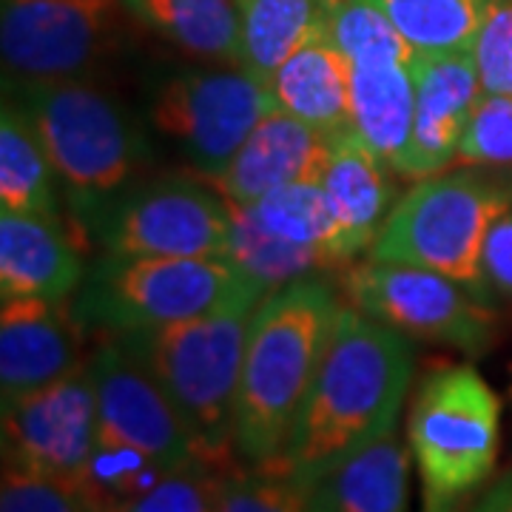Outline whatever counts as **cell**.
I'll return each mask as SVG.
<instances>
[{
  "label": "cell",
  "instance_id": "8fae6325",
  "mask_svg": "<svg viewBox=\"0 0 512 512\" xmlns=\"http://www.w3.org/2000/svg\"><path fill=\"white\" fill-rule=\"evenodd\" d=\"M339 291L350 308L367 313L410 339L447 345L470 359L493 348L498 319L493 296L473 291L450 276L399 265V262H350Z\"/></svg>",
  "mask_w": 512,
  "mask_h": 512
},
{
  "label": "cell",
  "instance_id": "8992f818",
  "mask_svg": "<svg viewBox=\"0 0 512 512\" xmlns=\"http://www.w3.org/2000/svg\"><path fill=\"white\" fill-rule=\"evenodd\" d=\"M407 447L421 478V512H464L501 450V399L473 365L421 376L407 413Z\"/></svg>",
  "mask_w": 512,
  "mask_h": 512
},
{
  "label": "cell",
  "instance_id": "5bb4252c",
  "mask_svg": "<svg viewBox=\"0 0 512 512\" xmlns=\"http://www.w3.org/2000/svg\"><path fill=\"white\" fill-rule=\"evenodd\" d=\"M416 111L413 131L396 174L404 180H424L441 174L458 157L467 120L481 100L473 49L413 57Z\"/></svg>",
  "mask_w": 512,
  "mask_h": 512
},
{
  "label": "cell",
  "instance_id": "1f68e13d",
  "mask_svg": "<svg viewBox=\"0 0 512 512\" xmlns=\"http://www.w3.org/2000/svg\"><path fill=\"white\" fill-rule=\"evenodd\" d=\"M0 512H86L80 498L55 481L3 467Z\"/></svg>",
  "mask_w": 512,
  "mask_h": 512
},
{
  "label": "cell",
  "instance_id": "7c38bea8",
  "mask_svg": "<svg viewBox=\"0 0 512 512\" xmlns=\"http://www.w3.org/2000/svg\"><path fill=\"white\" fill-rule=\"evenodd\" d=\"M97 444L89 359L46 387L3 404V467L72 490Z\"/></svg>",
  "mask_w": 512,
  "mask_h": 512
},
{
  "label": "cell",
  "instance_id": "277c9868",
  "mask_svg": "<svg viewBox=\"0 0 512 512\" xmlns=\"http://www.w3.org/2000/svg\"><path fill=\"white\" fill-rule=\"evenodd\" d=\"M251 313L239 305L168 328L109 336L157 379L185 421L197 458L220 473L237 470L239 461L234 410Z\"/></svg>",
  "mask_w": 512,
  "mask_h": 512
},
{
  "label": "cell",
  "instance_id": "6da1fadb",
  "mask_svg": "<svg viewBox=\"0 0 512 512\" xmlns=\"http://www.w3.org/2000/svg\"><path fill=\"white\" fill-rule=\"evenodd\" d=\"M416 370L413 339L342 308L282 456L262 464L311 490L336 464L399 427Z\"/></svg>",
  "mask_w": 512,
  "mask_h": 512
},
{
  "label": "cell",
  "instance_id": "4dcf8cb0",
  "mask_svg": "<svg viewBox=\"0 0 512 512\" xmlns=\"http://www.w3.org/2000/svg\"><path fill=\"white\" fill-rule=\"evenodd\" d=\"M473 57L481 92L512 97V0H498L490 9L473 43Z\"/></svg>",
  "mask_w": 512,
  "mask_h": 512
},
{
  "label": "cell",
  "instance_id": "ba28073f",
  "mask_svg": "<svg viewBox=\"0 0 512 512\" xmlns=\"http://www.w3.org/2000/svg\"><path fill=\"white\" fill-rule=\"evenodd\" d=\"M274 94L242 66H180L151 77L143 117L188 171L217 183L256 123L274 111Z\"/></svg>",
  "mask_w": 512,
  "mask_h": 512
},
{
  "label": "cell",
  "instance_id": "44dd1931",
  "mask_svg": "<svg viewBox=\"0 0 512 512\" xmlns=\"http://www.w3.org/2000/svg\"><path fill=\"white\" fill-rule=\"evenodd\" d=\"M413 111V60L384 57L350 63V128L393 165V171L410 143Z\"/></svg>",
  "mask_w": 512,
  "mask_h": 512
},
{
  "label": "cell",
  "instance_id": "30bf717a",
  "mask_svg": "<svg viewBox=\"0 0 512 512\" xmlns=\"http://www.w3.org/2000/svg\"><path fill=\"white\" fill-rule=\"evenodd\" d=\"M126 0H0L3 77L100 80L134 37Z\"/></svg>",
  "mask_w": 512,
  "mask_h": 512
},
{
  "label": "cell",
  "instance_id": "836d02e7",
  "mask_svg": "<svg viewBox=\"0 0 512 512\" xmlns=\"http://www.w3.org/2000/svg\"><path fill=\"white\" fill-rule=\"evenodd\" d=\"M464 512H512V473L498 478Z\"/></svg>",
  "mask_w": 512,
  "mask_h": 512
},
{
  "label": "cell",
  "instance_id": "d6a6232c",
  "mask_svg": "<svg viewBox=\"0 0 512 512\" xmlns=\"http://www.w3.org/2000/svg\"><path fill=\"white\" fill-rule=\"evenodd\" d=\"M481 271L495 296L512 302V208L493 222L481 251Z\"/></svg>",
  "mask_w": 512,
  "mask_h": 512
},
{
  "label": "cell",
  "instance_id": "5b68a950",
  "mask_svg": "<svg viewBox=\"0 0 512 512\" xmlns=\"http://www.w3.org/2000/svg\"><path fill=\"white\" fill-rule=\"evenodd\" d=\"M268 293L228 256L100 254L74 291L72 308L86 330L120 336L239 305L256 308Z\"/></svg>",
  "mask_w": 512,
  "mask_h": 512
},
{
  "label": "cell",
  "instance_id": "e0dca14e",
  "mask_svg": "<svg viewBox=\"0 0 512 512\" xmlns=\"http://www.w3.org/2000/svg\"><path fill=\"white\" fill-rule=\"evenodd\" d=\"M86 276L63 214L0 208V296L72 299Z\"/></svg>",
  "mask_w": 512,
  "mask_h": 512
},
{
  "label": "cell",
  "instance_id": "83f0119b",
  "mask_svg": "<svg viewBox=\"0 0 512 512\" xmlns=\"http://www.w3.org/2000/svg\"><path fill=\"white\" fill-rule=\"evenodd\" d=\"M217 512H313L311 493L274 467L239 464L222 481Z\"/></svg>",
  "mask_w": 512,
  "mask_h": 512
},
{
  "label": "cell",
  "instance_id": "4316f807",
  "mask_svg": "<svg viewBox=\"0 0 512 512\" xmlns=\"http://www.w3.org/2000/svg\"><path fill=\"white\" fill-rule=\"evenodd\" d=\"M168 470L177 467H165L134 447L97 441L89 464L74 481L72 493L80 498L86 512H120L137 495L151 490Z\"/></svg>",
  "mask_w": 512,
  "mask_h": 512
},
{
  "label": "cell",
  "instance_id": "ac0fdd59",
  "mask_svg": "<svg viewBox=\"0 0 512 512\" xmlns=\"http://www.w3.org/2000/svg\"><path fill=\"white\" fill-rule=\"evenodd\" d=\"M393 165L382 160L350 128L333 137L330 160L322 174V191L339 220L350 259L370 251L379 228L396 205Z\"/></svg>",
  "mask_w": 512,
  "mask_h": 512
},
{
  "label": "cell",
  "instance_id": "7a4b0ae2",
  "mask_svg": "<svg viewBox=\"0 0 512 512\" xmlns=\"http://www.w3.org/2000/svg\"><path fill=\"white\" fill-rule=\"evenodd\" d=\"M339 311V296L322 276L288 282L254 308L234 410L242 464L262 467L282 456Z\"/></svg>",
  "mask_w": 512,
  "mask_h": 512
},
{
  "label": "cell",
  "instance_id": "2e32d148",
  "mask_svg": "<svg viewBox=\"0 0 512 512\" xmlns=\"http://www.w3.org/2000/svg\"><path fill=\"white\" fill-rule=\"evenodd\" d=\"M333 137L282 109L268 111L225 168L217 188L231 205H251L265 194L299 183H319Z\"/></svg>",
  "mask_w": 512,
  "mask_h": 512
},
{
  "label": "cell",
  "instance_id": "ffe728a7",
  "mask_svg": "<svg viewBox=\"0 0 512 512\" xmlns=\"http://www.w3.org/2000/svg\"><path fill=\"white\" fill-rule=\"evenodd\" d=\"M308 493L313 512H407L410 447L390 430L336 464Z\"/></svg>",
  "mask_w": 512,
  "mask_h": 512
},
{
  "label": "cell",
  "instance_id": "603a6c76",
  "mask_svg": "<svg viewBox=\"0 0 512 512\" xmlns=\"http://www.w3.org/2000/svg\"><path fill=\"white\" fill-rule=\"evenodd\" d=\"M134 18L202 60L239 66V0H126Z\"/></svg>",
  "mask_w": 512,
  "mask_h": 512
},
{
  "label": "cell",
  "instance_id": "9a60e30c",
  "mask_svg": "<svg viewBox=\"0 0 512 512\" xmlns=\"http://www.w3.org/2000/svg\"><path fill=\"white\" fill-rule=\"evenodd\" d=\"M83 325L72 299L3 296L0 305V399L46 387L83 365Z\"/></svg>",
  "mask_w": 512,
  "mask_h": 512
},
{
  "label": "cell",
  "instance_id": "d4e9b609",
  "mask_svg": "<svg viewBox=\"0 0 512 512\" xmlns=\"http://www.w3.org/2000/svg\"><path fill=\"white\" fill-rule=\"evenodd\" d=\"M325 3L328 0H239V66L262 86H271L276 69L322 26Z\"/></svg>",
  "mask_w": 512,
  "mask_h": 512
},
{
  "label": "cell",
  "instance_id": "4fadbf2b",
  "mask_svg": "<svg viewBox=\"0 0 512 512\" xmlns=\"http://www.w3.org/2000/svg\"><path fill=\"white\" fill-rule=\"evenodd\" d=\"M97 390V441L134 447L165 467L200 461L177 407L146 367L114 339L89 356Z\"/></svg>",
  "mask_w": 512,
  "mask_h": 512
},
{
  "label": "cell",
  "instance_id": "9c48e42d",
  "mask_svg": "<svg viewBox=\"0 0 512 512\" xmlns=\"http://www.w3.org/2000/svg\"><path fill=\"white\" fill-rule=\"evenodd\" d=\"M234 208L194 171L143 177L77 225L100 254L228 256Z\"/></svg>",
  "mask_w": 512,
  "mask_h": 512
},
{
  "label": "cell",
  "instance_id": "7402d4cb",
  "mask_svg": "<svg viewBox=\"0 0 512 512\" xmlns=\"http://www.w3.org/2000/svg\"><path fill=\"white\" fill-rule=\"evenodd\" d=\"M237 208L259 231L302 254L316 256L328 271L348 268L353 262L345 248L339 220L319 183L288 185L265 194L251 205H237Z\"/></svg>",
  "mask_w": 512,
  "mask_h": 512
},
{
  "label": "cell",
  "instance_id": "f1b7e54d",
  "mask_svg": "<svg viewBox=\"0 0 512 512\" xmlns=\"http://www.w3.org/2000/svg\"><path fill=\"white\" fill-rule=\"evenodd\" d=\"M225 476L228 473L202 461H191L168 470L151 490L137 495L120 512H217Z\"/></svg>",
  "mask_w": 512,
  "mask_h": 512
},
{
  "label": "cell",
  "instance_id": "cb8c5ba5",
  "mask_svg": "<svg viewBox=\"0 0 512 512\" xmlns=\"http://www.w3.org/2000/svg\"><path fill=\"white\" fill-rule=\"evenodd\" d=\"M57 174L26 111L9 97L0 109V208L63 214Z\"/></svg>",
  "mask_w": 512,
  "mask_h": 512
},
{
  "label": "cell",
  "instance_id": "484cf974",
  "mask_svg": "<svg viewBox=\"0 0 512 512\" xmlns=\"http://www.w3.org/2000/svg\"><path fill=\"white\" fill-rule=\"evenodd\" d=\"M416 55L473 49L498 0H373Z\"/></svg>",
  "mask_w": 512,
  "mask_h": 512
},
{
  "label": "cell",
  "instance_id": "d6986e66",
  "mask_svg": "<svg viewBox=\"0 0 512 512\" xmlns=\"http://www.w3.org/2000/svg\"><path fill=\"white\" fill-rule=\"evenodd\" d=\"M276 109L336 137L350 131V63L319 26L271 77Z\"/></svg>",
  "mask_w": 512,
  "mask_h": 512
},
{
  "label": "cell",
  "instance_id": "52a82bcc",
  "mask_svg": "<svg viewBox=\"0 0 512 512\" xmlns=\"http://www.w3.org/2000/svg\"><path fill=\"white\" fill-rule=\"evenodd\" d=\"M512 208V180L484 171H453L416 180L396 200L367 259L416 265L495 296L481 271L493 222Z\"/></svg>",
  "mask_w": 512,
  "mask_h": 512
},
{
  "label": "cell",
  "instance_id": "3957f363",
  "mask_svg": "<svg viewBox=\"0 0 512 512\" xmlns=\"http://www.w3.org/2000/svg\"><path fill=\"white\" fill-rule=\"evenodd\" d=\"M3 97L35 126L74 225L143 180L154 163L146 117L100 80L3 77Z\"/></svg>",
  "mask_w": 512,
  "mask_h": 512
},
{
  "label": "cell",
  "instance_id": "f546056e",
  "mask_svg": "<svg viewBox=\"0 0 512 512\" xmlns=\"http://www.w3.org/2000/svg\"><path fill=\"white\" fill-rule=\"evenodd\" d=\"M458 163L464 165H512V97L510 94H481L467 120Z\"/></svg>",
  "mask_w": 512,
  "mask_h": 512
}]
</instances>
